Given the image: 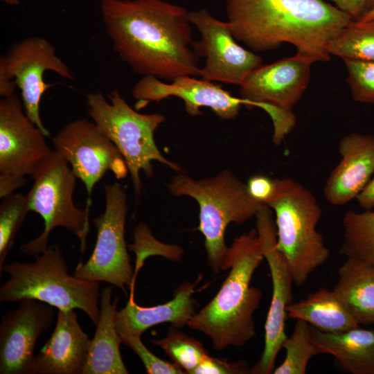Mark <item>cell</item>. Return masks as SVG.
<instances>
[{
	"mask_svg": "<svg viewBox=\"0 0 374 374\" xmlns=\"http://www.w3.org/2000/svg\"><path fill=\"white\" fill-rule=\"evenodd\" d=\"M100 8L114 51L135 73L170 82L199 76L185 8L163 0H100Z\"/></svg>",
	"mask_w": 374,
	"mask_h": 374,
	"instance_id": "6da1fadb",
	"label": "cell"
},
{
	"mask_svg": "<svg viewBox=\"0 0 374 374\" xmlns=\"http://www.w3.org/2000/svg\"><path fill=\"white\" fill-rule=\"evenodd\" d=\"M233 35L254 52L283 43L314 62L330 58L328 43L354 21L323 0H226Z\"/></svg>",
	"mask_w": 374,
	"mask_h": 374,
	"instance_id": "7a4b0ae2",
	"label": "cell"
},
{
	"mask_svg": "<svg viewBox=\"0 0 374 374\" xmlns=\"http://www.w3.org/2000/svg\"><path fill=\"white\" fill-rule=\"evenodd\" d=\"M263 259L256 230L235 238L228 249L226 278L215 297L188 321L190 329L211 339L215 350L241 347L255 337L253 314L262 294L250 282Z\"/></svg>",
	"mask_w": 374,
	"mask_h": 374,
	"instance_id": "3957f363",
	"label": "cell"
},
{
	"mask_svg": "<svg viewBox=\"0 0 374 374\" xmlns=\"http://www.w3.org/2000/svg\"><path fill=\"white\" fill-rule=\"evenodd\" d=\"M36 255L33 262H12L2 271L10 278L0 288L1 302L35 299L58 310L79 309L96 324L100 317V284L68 274L62 253L56 245Z\"/></svg>",
	"mask_w": 374,
	"mask_h": 374,
	"instance_id": "277c9868",
	"label": "cell"
},
{
	"mask_svg": "<svg viewBox=\"0 0 374 374\" xmlns=\"http://www.w3.org/2000/svg\"><path fill=\"white\" fill-rule=\"evenodd\" d=\"M168 188L175 196L186 195L197 202L198 230L205 238L210 266L215 273L228 269L229 247L224 240L227 226L231 222H245L256 216L265 204L252 198L246 184L227 170L202 179L178 172L170 181Z\"/></svg>",
	"mask_w": 374,
	"mask_h": 374,
	"instance_id": "5b68a950",
	"label": "cell"
},
{
	"mask_svg": "<svg viewBox=\"0 0 374 374\" xmlns=\"http://www.w3.org/2000/svg\"><path fill=\"white\" fill-rule=\"evenodd\" d=\"M267 205L275 213L277 248L287 262L294 283L302 285L330 256L317 229L321 208L314 194L292 178L276 179V194Z\"/></svg>",
	"mask_w": 374,
	"mask_h": 374,
	"instance_id": "8992f818",
	"label": "cell"
},
{
	"mask_svg": "<svg viewBox=\"0 0 374 374\" xmlns=\"http://www.w3.org/2000/svg\"><path fill=\"white\" fill-rule=\"evenodd\" d=\"M86 102L90 118L123 157L136 194L141 195L142 189L140 172L152 177L154 161L181 172L179 165L162 155L154 141L155 131L166 120L163 114L138 112L116 89L111 91L107 97L99 91L90 92Z\"/></svg>",
	"mask_w": 374,
	"mask_h": 374,
	"instance_id": "52a82bcc",
	"label": "cell"
},
{
	"mask_svg": "<svg viewBox=\"0 0 374 374\" xmlns=\"http://www.w3.org/2000/svg\"><path fill=\"white\" fill-rule=\"evenodd\" d=\"M33 179V186L26 194L28 208L40 215L44 228L38 237L21 244V251L30 256L44 252L48 247L51 232L60 226L77 236L80 250L84 252L89 230L90 211L78 208L73 202L76 177L68 162L54 150Z\"/></svg>",
	"mask_w": 374,
	"mask_h": 374,
	"instance_id": "ba28073f",
	"label": "cell"
},
{
	"mask_svg": "<svg viewBox=\"0 0 374 374\" xmlns=\"http://www.w3.org/2000/svg\"><path fill=\"white\" fill-rule=\"evenodd\" d=\"M313 63L309 57L296 53L271 64L260 65L239 86L240 98L270 116L276 145H279L296 125L292 109L308 86Z\"/></svg>",
	"mask_w": 374,
	"mask_h": 374,
	"instance_id": "9c48e42d",
	"label": "cell"
},
{
	"mask_svg": "<svg viewBox=\"0 0 374 374\" xmlns=\"http://www.w3.org/2000/svg\"><path fill=\"white\" fill-rule=\"evenodd\" d=\"M46 135L26 114L15 94L0 101V197L24 186L52 157Z\"/></svg>",
	"mask_w": 374,
	"mask_h": 374,
	"instance_id": "30bf717a",
	"label": "cell"
},
{
	"mask_svg": "<svg viewBox=\"0 0 374 374\" xmlns=\"http://www.w3.org/2000/svg\"><path fill=\"white\" fill-rule=\"evenodd\" d=\"M104 212L93 220L96 242L85 263L79 262L73 275L91 282H106L121 289L132 287L134 273L125 239L127 195L117 182L105 186Z\"/></svg>",
	"mask_w": 374,
	"mask_h": 374,
	"instance_id": "8fae6325",
	"label": "cell"
},
{
	"mask_svg": "<svg viewBox=\"0 0 374 374\" xmlns=\"http://www.w3.org/2000/svg\"><path fill=\"white\" fill-rule=\"evenodd\" d=\"M51 141L54 150L84 184L88 211L93 188L107 172L111 171L118 179L126 177L129 172L120 151L93 121H72L57 131Z\"/></svg>",
	"mask_w": 374,
	"mask_h": 374,
	"instance_id": "7c38bea8",
	"label": "cell"
},
{
	"mask_svg": "<svg viewBox=\"0 0 374 374\" xmlns=\"http://www.w3.org/2000/svg\"><path fill=\"white\" fill-rule=\"evenodd\" d=\"M256 217L258 237L270 271L272 296L265 324L263 352L250 373L269 374L273 373L278 354L287 337L285 330L287 308L292 303L294 281L287 262L277 248L276 229L271 208L263 204Z\"/></svg>",
	"mask_w": 374,
	"mask_h": 374,
	"instance_id": "4fadbf2b",
	"label": "cell"
},
{
	"mask_svg": "<svg viewBox=\"0 0 374 374\" xmlns=\"http://www.w3.org/2000/svg\"><path fill=\"white\" fill-rule=\"evenodd\" d=\"M46 71H53L62 78L75 80L69 67L56 55L54 46L43 37H26L15 43L0 58V76L15 82L21 91L26 114L49 136L50 132L42 123L39 113L43 94L53 86L44 82V74Z\"/></svg>",
	"mask_w": 374,
	"mask_h": 374,
	"instance_id": "5bb4252c",
	"label": "cell"
},
{
	"mask_svg": "<svg viewBox=\"0 0 374 374\" xmlns=\"http://www.w3.org/2000/svg\"><path fill=\"white\" fill-rule=\"evenodd\" d=\"M189 19L200 33L193 46L198 56L205 59L199 70L201 78L240 86L262 65L260 55L238 43L227 21L217 19L206 8L189 12Z\"/></svg>",
	"mask_w": 374,
	"mask_h": 374,
	"instance_id": "9a60e30c",
	"label": "cell"
},
{
	"mask_svg": "<svg viewBox=\"0 0 374 374\" xmlns=\"http://www.w3.org/2000/svg\"><path fill=\"white\" fill-rule=\"evenodd\" d=\"M132 94L136 100L137 110L150 102L159 103L177 97L183 100L185 109L190 116H198L202 114V107H208L223 120L234 119L242 105L253 107L251 102L233 96L221 85L191 75L177 77L170 83L154 76H143L134 85Z\"/></svg>",
	"mask_w": 374,
	"mask_h": 374,
	"instance_id": "2e32d148",
	"label": "cell"
},
{
	"mask_svg": "<svg viewBox=\"0 0 374 374\" xmlns=\"http://www.w3.org/2000/svg\"><path fill=\"white\" fill-rule=\"evenodd\" d=\"M0 324V373L35 374L36 342L52 325L54 307L35 299L19 301Z\"/></svg>",
	"mask_w": 374,
	"mask_h": 374,
	"instance_id": "e0dca14e",
	"label": "cell"
},
{
	"mask_svg": "<svg viewBox=\"0 0 374 374\" xmlns=\"http://www.w3.org/2000/svg\"><path fill=\"white\" fill-rule=\"evenodd\" d=\"M341 160L323 188L326 199L343 206L359 195L374 173V136L353 132L339 143Z\"/></svg>",
	"mask_w": 374,
	"mask_h": 374,
	"instance_id": "ac0fdd59",
	"label": "cell"
},
{
	"mask_svg": "<svg viewBox=\"0 0 374 374\" xmlns=\"http://www.w3.org/2000/svg\"><path fill=\"white\" fill-rule=\"evenodd\" d=\"M91 339L73 310H58L48 340L35 355V374H83Z\"/></svg>",
	"mask_w": 374,
	"mask_h": 374,
	"instance_id": "d6986e66",
	"label": "cell"
},
{
	"mask_svg": "<svg viewBox=\"0 0 374 374\" xmlns=\"http://www.w3.org/2000/svg\"><path fill=\"white\" fill-rule=\"evenodd\" d=\"M197 283L183 284L172 300L152 307L139 306L132 292L126 305L116 312L115 324L120 339L141 337L147 329L162 323H170L176 328L187 325L195 314L192 296Z\"/></svg>",
	"mask_w": 374,
	"mask_h": 374,
	"instance_id": "ffe728a7",
	"label": "cell"
},
{
	"mask_svg": "<svg viewBox=\"0 0 374 374\" xmlns=\"http://www.w3.org/2000/svg\"><path fill=\"white\" fill-rule=\"evenodd\" d=\"M118 299L112 300V288L103 289L100 294V317L83 374H127L123 361L119 335L115 324Z\"/></svg>",
	"mask_w": 374,
	"mask_h": 374,
	"instance_id": "44dd1931",
	"label": "cell"
},
{
	"mask_svg": "<svg viewBox=\"0 0 374 374\" xmlns=\"http://www.w3.org/2000/svg\"><path fill=\"white\" fill-rule=\"evenodd\" d=\"M310 339L323 354L334 356L353 374H374V330L359 328L341 333L321 331L310 325Z\"/></svg>",
	"mask_w": 374,
	"mask_h": 374,
	"instance_id": "7402d4cb",
	"label": "cell"
},
{
	"mask_svg": "<svg viewBox=\"0 0 374 374\" xmlns=\"http://www.w3.org/2000/svg\"><path fill=\"white\" fill-rule=\"evenodd\" d=\"M332 291L359 325L374 323V265L347 258Z\"/></svg>",
	"mask_w": 374,
	"mask_h": 374,
	"instance_id": "603a6c76",
	"label": "cell"
},
{
	"mask_svg": "<svg viewBox=\"0 0 374 374\" xmlns=\"http://www.w3.org/2000/svg\"><path fill=\"white\" fill-rule=\"evenodd\" d=\"M287 313L289 317L305 321L326 332L341 333L359 326L333 291L325 288L291 303Z\"/></svg>",
	"mask_w": 374,
	"mask_h": 374,
	"instance_id": "cb8c5ba5",
	"label": "cell"
},
{
	"mask_svg": "<svg viewBox=\"0 0 374 374\" xmlns=\"http://www.w3.org/2000/svg\"><path fill=\"white\" fill-rule=\"evenodd\" d=\"M343 226L341 253L347 258L374 265V212L348 211L343 219Z\"/></svg>",
	"mask_w": 374,
	"mask_h": 374,
	"instance_id": "d4e9b609",
	"label": "cell"
},
{
	"mask_svg": "<svg viewBox=\"0 0 374 374\" xmlns=\"http://www.w3.org/2000/svg\"><path fill=\"white\" fill-rule=\"evenodd\" d=\"M327 51L343 60L374 61V19L353 21L328 43Z\"/></svg>",
	"mask_w": 374,
	"mask_h": 374,
	"instance_id": "484cf974",
	"label": "cell"
},
{
	"mask_svg": "<svg viewBox=\"0 0 374 374\" xmlns=\"http://www.w3.org/2000/svg\"><path fill=\"white\" fill-rule=\"evenodd\" d=\"M285 357L273 371L274 374H305L310 360L323 354L310 339V324L297 319L292 333L285 340Z\"/></svg>",
	"mask_w": 374,
	"mask_h": 374,
	"instance_id": "4316f807",
	"label": "cell"
},
{
	"mask_svg": "<svg viewBox=\"0 0 374 374\" xmlns=\"http://www.w3.org/2000/svg\"><path fill=\"white\" fill-rule=\"evenodd\" d=\"M152 342L160 346L173 363L190 374L209 355L200 341L174 328L170 329L166 337Z\"/></svg>",
	"mask_w": 374,
	"mask_h": 374,
	"instance_id": "83f0119b",
	"label": "cell"
},
{
	"mask_svg": "<svg viewBox=\"0 0 374 374\" xmlns=\"http://www.w3.org/2000/svg\"><path fill=\"white\" fill-rule=\"evenodd\" d=\"M28 212L27 195L12 193L3 198L0 205V273Z\"/></svg>",
	"mask_w": 374,
	"mask_h": 374,
	"instance_id": "f1b7e54d",
	"label": "cell"
},
{
	"mask_svg": "<svg viewBox=\"0 0 374 374\" xmlns=\"http://www.w3.org/2000/svg\"><path fill=\"white\" fill-rule=\"evenodd\" d=\"M346 66V81L353 100L374 103V61L343 60Z\"/></svg>",
	"mask_w": 374,
	"mask_h": 374,
	"instance_id": "f546056e",
	"label": "cell"
},
{
	"mask_svg": "<svg viewBox=\"0 0 374 374\" xmlns=\"http://www.w3.org/2000/svg\"><path fill=\"white\" fill-rule=\"evenodd\" d=\"M121 344L130 348L142 361L148 374H182L183 369L175 363L164 361L151 353L143 344L141 337L121 339Z\"/></svg>",
	"mask_w": 374,
	"mask_h": 374,
	"instance_id": "4dcf8cb0",
	"label": "cell"
},
{
	"mask_svg": "<svg viewBox=\"0 0 374 374\" xmlns=\"http://www.w3.org/2000/svg\"><path fill=\"white\" fill-rule=\"evenodd\" d=\"M250 370L244 362H229L208 355L193 374H242L249 373Z\"/></svg>",
	"mask_w": 374,
	"mask_h": 374,
	"instance_id": "1f68e13d",
	"label": "cell"
},
{
	"mask_svg": "<svg viewBox=\"0 0 374 374\" xmlns=\"http://www.w3.org/2000/svg\"><path fill=\"white\" fill-rule=\"evenodd\" d=\"M248 193L255 200L268 204L276 191V179L257 175L250 177L246 184Z\"/></svg>",
	"mask_w": 374,
	"mask_h": 374,
	"instance_id": "d6a6232c",
	"label": "cell"
},
{
	"mask_svg": "<svg viewBox=\"0 0 374 374\" xmlns=\"http://www.w3.org/2000/svg\"><path fill=\"white\" fill-rule=\"evenodd\" d=\"M335 6L348 15L354 21H358L374 8V0H330Z\"/></svg>",
	"mask_w": 374,
	"mask_h": 374,
	"instance_id": "836d02e7",
	"label": "cell"
},
{
	"mask_svg": "<svg viewBox=\"0 0 374 374\" xmlns=\"http://www.w3.org/2000/svg\"><path fill=\"white\" fill-rule=\"evenodd\" d=\"M356 199L359 206L365 211H371L374 208V177L369 181Z\"/></svg>",
	"mask_w": 374,
	"mask_h": 374,
	"instance_id": "e575fe53",
	"label": "cell"
},
{
	"mask_svg": "<svg viewBox=\"0 0 374 374\" xmlns=\"http://www.w3.org/2000/svg\"><path fill=\"white\" fill-rule=\"evenodd\" d=\"M372 19H374V8L371 11H370L368 14H366L364 17H362L360 20L356 22L364 23V22L371 21Z\"/></svg>",
	"mask_w": 374,
	"mask_h": 374,
	"instance_id": "d590c367",
	"label": "cell"
},
{
	"mask_svg": "<svg viewBox=\"0 0 374 374\" xmlns=\"http://www.w3.org/2000/svg\"><path fill=\"white\" fill-rule=\"evenodd\" d=\"M3 3L9 6H16L19 3V0H1Z\"/></svg>",
	"mask_w": 374,
	"mask_h": 374,
	"instance_id": "8d00e7d4",
	"label": "cell"
}]
</instances>
